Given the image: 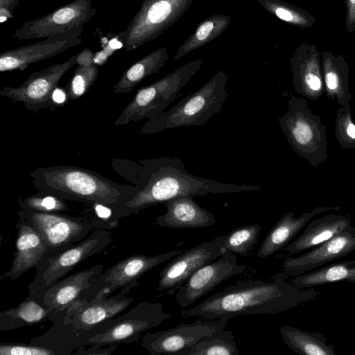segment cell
Instances as JSON below:
<instances>
[{
	"label": "cell",
	"mask_w": 355,
	"mask_h": 355,
	"mask_svg": "<svg viewBox=\"0 0 355 355\" xmlns=\"http://www.w3.org/2000/svg\"><path fill=\"white\" fill-rule=\"evenodd\" d=\"M130 181L140 190L129 201L112 210L111 222L182 196H198L260 191V185L223 183L189 173L179 157H161L140 160Z\"/></svg>",
	"instance_id": "obj_1"
},
{
	"label": "cell",
	"mask_w": 355,
	"mask_h": 355,
	"mask_svg": "<svg viewBox=\"0 0 355 355\" xmlns=\"http://www.w3.org/2000/svg\"><path fill=\"white\" fill-rule=\"evenodd\" d=\"M320 292L299 288L279 274L267 280H244L226 287L194 306L183 309V318L230 319L240 315L276 314L315 299Z\"/></svg>",
	"instance_id": "obj_2"
},
{
	"label": "cell",
	"mask_w": 355,
	"mask_h": 355,
	"mask_svg": "<svg viewBox=\"0 0 355 355\" xmlns=\"http://www.w3.org/2000/svg\"><path fill=\"white\" fill-rule=\"evenodd\" d=\"M29 177L38 191L64 200L98 204L111 209L131 200L141 189L119 184L89 169L70 165L39 167Z\"/></svg>",
	"instance_id": "obj_3"
},
{
	"label": "cell",
	"mask_w": 355,
	"mask_h": 355,
	"mask_svg": "<svg viewBox=\"0 0 355 355\" xmlns=\"http://www.w3.org/2000/svg\"><path fill=\"white\" fill-rule=\"evenodd\" d=\"M227 80V74L219 71L202 87L169 110L148 120L139 132L150 135L180 127L205 125L213 115L221 110L228 96Z\"/></svg>",
	"instance_id": "obj_4"
},
{
	"label": "cell",
	"mask_w": 355,
	"mask_h": 355,
	"mask_svg": "<svg viewBox=\"0 0 355 355\" xmlns=\"http://www.w3.org/2000/svg\"><path fill=\"white\" fill-rule=\"evenodd\" d=\"M288 111L279 123L294 152L313 168L328 159L326 128L321 117L312 112L306 98L291 95Z\"/></svg>",
	"instance_id": "obj_5"
},
{
	"label": "cell",
	"mask_w": 355,
	"mask_h": 355,
	"mask_svg": "<svg viewBox=\"0 0 355 355\" xmlns=\"http://www.w3.org/2000/svg\"><path fill=\"white\" fill-rule=\"evenodd\" d=\"M202 65V59L190 62L139 89L116 119L114 125H124L144 119L151 120L157 116L177 98L183 87Z\"/></svg>",
	"instance_id": "obj_6"
},
{
	"label": "cell",
	"mask_w": 355,
	"mask_h": 355,
	"mask_svg": "<svg viewBox=\"0 0 355 355\" xmlns=\"http://www.w3.org/2000/svg\"><path fill=\"white\" fill-rule=\"evenodd\" d=\"M112 242V233L107 230L98 228L78 243L57 255L44 257L36 267L33 280L28 287V297L37 300L78 264L101 253Z\"/></svg>",
	"instance_id": "obj_7"
},
{
	"label": "cell",
	"mask_w": 355,
	"mask_h": 355,
	"mask_svg": "<svg viewBox=\"0 0 355 355\" xmlns=\"http://www.w3.org/2000/svg\"><path fill=\"white\" fill-rule=\"evenodd\" d=\"M193 0H144L118 37L127 51L157 38L188 10Z\"/></svg>",
	"instance_id": "obj_8"
},
{
	"label": "cell",
	"mask_w": 355,
	"mask_h": 355,
	"mask_svg": "<svg viewBox=\"0 0 355 355\" xmlns=\"http://www.w3.org/2000/svg\"><path fill=\"white\" fill-rule=\"evenodd\" d=\"M19 220L32 226L47 245L44 257H53L86 238L96 227L94 223L60 212L20 209Z\"/></svg>",
	"instance_id": "obj_9"
},
{
	"label": "cell",
	"mask_w": 355,
	"mask_h": 355,
	"mask_svg": "<svg viewBox=\"0 0 355 355\" xmlns=\"http://www.w3.org/2000/svg\"><path fill=\"white\" fill-rule=\"evenodd\" d=\"M172 315L162 304L141 302L123 314L110 319L109 327L86 343L92 348L137 342L143 333L158 327Z\"/></svg>",
	"instance_id": "obj_10"
},
{
	"label": "cell",
	"mask_w": 355,
	"mask_h": 355,
	"mask_svg": "<svg viewBox=\"0 0 355 355\" xmlns=\"http://www.w3.org/2000/svg\"><path fill=\"white\" fill-rule=\"evenodd\" d=\"M183 250H172L156 255L135 254L128 257L103 272L79 300L90 302L108 297L114 291L128 286H136L137 280L163 262L182 253Z\"/></svg>",
	"instance_id": "obj_11"
},
{
	"label": "cell",
	"mask_w": 355,
	"mask_h": 355,
	"mask_svg": "<svg viewBox=\"0 0 355 355\" xmlns=\"http://www.w3.org/2000/svg\"><path fill=\"white\" fill-rule=\"evenodd\" d=\"M78 55L67 60L37 71L18 87L4 86L0 95L15 103H21L31 112L37 114L42 109L54 105L53 94L64 75L76 64Z\"/></svg>",
	"instance_id": "obj_12"
},
{
	"label": "cell",
	"mask_w": 355,
	"mask_h": 355,
	"mask_svg": "<svg viewBox=\"0 0 355 355\" xmlns=\"http://www.w3.org/2000/svg\"><path fill=\"white\" fill-rule=\"evenodd\" d=\"M228 320H200L166 330L148 332L141 338L140 345L151 355H182L214 331L225 329Z\"/></svg>",
	"instance_id": "obj_13"
},
{
	"label": "cell",
	"mask_w": 355,
	"mask_h": 355,
	"mask_svg": "<svg viewBox=\"0 0 355 355\" xmlns=\"http://www.w3.org/2000/svg\"><path fill=\"white\" fill-rule=\"evenodd\" d=\"M92 0H74L39 18L26 21L13 33L18 40L46 38L82 27L96 13Z\"/></svg>",
	"instance_id": "obj_14"
},
{
	"label": "cell",
	"mask_w": 355,
	"mask_h": 355,
	"mask_svg": "<svg viewBox=\"0 0 355 355\" xmlns=\"http://www.w3.org/2000/svg\"><path fill=\"white\" fill-rule=\"evenodd\" d=\"M225 238L226 235L217 236L176 256L161 270L157 290L167 293L178 290L199 268L225 253Z\"/></svg>",
	"instance_id": "obj_15"
},
{
	"label": "cell",
	"mask_w": 355,
	"mask_h": 355,
	"mask_svg": "<svg viewBox=\"0 0 355 355\" xmlns=\"http://www.w3.org/2000/svg\"><path fill=\"white\" fill-rule=\"evenodd\" d=\"M247 270V266L237 263L235 254L225 251L222 256L196 271L178 290L175 301L180 307L187 308L218 284Z\"/></svg>",
	"instance_id": "obj_16"
},
{
	"label": "cell",
	"mask_w": 355,
	"mask_h": 355,
	"mask_svg": "<svg viewBox=\"0 0 355 355\" xmlns=\"http://www.w3.org/2000/svg\"><path fill=\"white\" fill-rule=\"evenodd\" d=\"M83 26L77 27L35 43L2 52L0 54V71H23L33 63L66 51L83 42Z\"/></svg>",
	"instance_id": "obj_17"
},
{
	"label": "cell",
	"mask_w": 355,
	"mask_h": 355,
	"mask_svg": "<svg viewBox=\"0 0 355 355\" xmlns=\"http://www.w3.org/2000/svg\"><path fill=\"white\" fill-rule=\"evenodd\" d=\"M123 288L119 294L103 300L87 302L78 300L65 311L62 312L64 320L75 329L87 330L102 322L113 318L124 311L134 302L127 295L131 288Z\"/></svg>",
	"instance_id": "obj_18"
},
{
	"label": "cell",
	"mask_w": 355,
	"mask_h": 355,
	"mask_svg": "<svg viewBox=\"0 0 355 355\" xmlns=\"http://www.w3.org/2000/svg\"><path fill=\"white\" fill-rule=\"evenodd\" d=\"M355 250V227L352 225L331 239L298 257H287L284 272L300 275L344 257Z\"/></svg>",
	"instance_id": "obj_19"
},
{
	"label": "cell",
	"mask_w": 355,
	"mask_h": 355,
	"mask_svg": "<svg viewBox=\"0 0 355 355\" xmlns=\"http://www.w3.org/2000/svg\"><path fill=\"white\" fill-rule=\"evenodd\" d=\"M295 92L309 100L320 98L324 92L321 55L316 46L303 42L290 60Z\"/></svg>",
	"instance_id": "obj_20"
},
{
	"label": "cell",
	"mask_w": 355,
	"mask_h": 355,
	"mask_svg": "<svg viewBox=\"0 0 355 355\" xmlns=\"http://www.w3.org/2000/svg\"><path fill=\"white\" fill-rule=\"evenodd\" d=\"M103 271V266L100 264L65 276L47 289L37 300L53 311L55 315L64 312L96 282Z\"/></svg>",
	"instance_id": "obj_21"
},
{
	"label": "cell",
	"mask_w": 355,
	"mask_h": 355,
	"mask_svg": "<svg viewBox=\"0 0 355 355\" xmlns=\"http://www.w3.org/2000/svg\"><path fill=\"white\" fill-rule=\"evenodd\" d=\"M15 227L17 235L14 258L10 269L1 275V279H17L36 268L47 253L46 243L32 226L19 220Z\"/></svg>",
	"instance_id": "obj_22"
},
{
	"label": "cell",
	"mask_w": 355,
	"mask_h": 355,
	"mask_svg": "<svg viewBox=\"0 0 355 355\" xmlns=\"http://www.w3.org/2000/svg\"><path fill=\"white\" fill-rule=\"evenodd\" d=\"M164 214L155 218V223L168 228H203L216 223L215 216L189 196L173 198L164 202Z\"/></svg>",
	"instance_id": "obj_23"
},
{
	"label": "cell",
	"mask_w": 355,
	"mask_h": 355,
	"mask_svg": "<svg viewBox=\"0 0 355 355\" xmlns=\"http://www.w3.org/2000/svg\"><path fill=\"white\" fill-rule=\"evenodd\" d=\"M338 210H340L338 206H318L298 217L291 211L283 214L266 236L257 252V257L266 258L286 247L315 216L326 211Z\"/></svg>",
	"instance_id": "obj_24"
},
{
	"label": "cell",
	"mask_w": 355,
	"mask_h": 355,
	"mask_svg": "<svg viewBox=\"0 0 355 355\" xmlns=\"http://www.w3.org/2000/svg\"><path fill=\"white\" fill-rule=\"evenodd\" d=\"M352 225L351 219L343 214H329L309 221L303 232L286 247L290 254L311 250L331 239Z\"/></svg>",
	"instance_id": "obj_25"
},
{
	"label": "cell",
	"mask_w": 355,
	"mask_h": 355,
	"mask_svg": "<svg viewBox=\"0 0 355 355\" xmlns=\"http://www.w3.org/2000/svg\"><path fill=\"white\" fill-rule=\"evenodd\" d=\"M321 63L327 96L336 100L340 105L349 103L352 98L349 90V66L344 56L323 51Z\"/></svg>",
	"instance_id": "obj_26"
},
{
	"label": "cell",
	"mask_w": 355,
	"mask_h": 355,
	"mask_svg": "<svg viewBox=\"0 0 355 355\" xmlns=\"http://www.w3.org/2000/svg\"><path fill=\"white\" fill-rule=\"evenodd\" d=\"M51 327L42 335L31 339L30 343L46 347L55 355L72 354L85 347L78 338V331L64 320L62 313L55 315Z\"/></svg>",
	"instance_id": "obj_27"
},
{
	"label": "cell",
	"mask_w": 355,
	"mask_h": 355,
	"mask_svg": "<svg viewBox=\"0 0 355 355\" xmlns=\"http://www.w3.org/2000/svg\"><path fill=\"white\" fill-rule=\"evenodd\" d=\"M55 313L37 300L26 297L17 306L0 313V331H10L31 326L49 319L53 320Z\"/></svg>",
	"instance_id": "obj_28"
},
{
	"label": "cell",
	"mask_w": 355,
	"mask_h": 355,
	"mask_svg": "<svg viewBox=\"0 0 355 355\" xmlns=\"http://www.w3.org/2000/svg\"><path fill=\"white\" fill-rule=\"evenodd\" d=\"M169 55L167 47H162L145 55L122 75L114 86V94H127L150 75L157 73L166 64Z\"/></svg>",
	"instance_id": "obj_29"
},
{
	"label": "cell",
	"mask_w": 355,
	"mask_h": 355,
	"mask_svg": "<svg viewBox=\"0 0 355 355\" xmlns=\"http://www.w3.org/2000/svg\"><path fill=\"white\" fill-rule=\"evenodd\" d=\"M279 332L284 343L300 355H337L334 344H328L320 332L303 331L290 325H283Z\"/></svg>",
	"instance_id": "obj_30"
},
{
	"label": "cell",
	"mask_w": 355,
	"mask_h": 355,
	"mask_svg": "<svg viewBox=\"0 0 355 355\" xmlns=\"http://www.w3.org/2000/svg\"><path fill=\"white\" fill-rule=\"evenodd\" d=\"M338 282L355 284V260L336 262L301 274L294 277L291 284L299 288H309Z\"/></svg>",
	"instance_id": "obj_31"
},
{
	"label": "cell",
	"mask_w": 355,
	"mask_h": 355,
	"mask_svg": "<svg viewBox=\"0 0 355 355\" xmlns=\"http://www.w3.org/2000/svg\"><path fill=\"white\" fill-rule=\"evenodd\" d=\"M227 15H214L203 19L178 49L173 59L178 60L190 52L208 44L220 35L230 25Z\"/></svg>",
	"instance_id": "obj_32"
},
{
	"label": "cell",
	"mask_w": 355,
	"mask_h": 355,
	"mask_svg": "<svg viewBox=\"0 0 355 355\" xmlns=\"http://www.w3.org/2000/svg\"><path fill=\"white\" fill-rule=\"evenodd\" d=\"M232 332L220 329L199 341L182 355H238Z\"/></svg>",
	"instance_id": "obj_33"
},
{
	"label": "cell",
	"mask_w": 355,
	"mask_h": 355,
	"mask_svg": "<svg viewBox=\"0 0 355 355\" xmlns=\"http://www.w3.org/2000/svg\"><path fill=\"white\" fill-rule=\"evenodd\" d=\"M257 1L266 10L289 25L309 28L317 23L313 15L295 5L282 0Z\"/></svg>",
	"instance_id": "obj_34"
},
{
	"label": "cell",
	"mask_w": 355,
	"mask_h": 355,
	"mask_svg": "<svg viewBox=\"0 0 355 355\" xmlns=\"http://www.w3.org/2000/svg\"><path fill=\"white\" fill-rule=\"evenodd\" d=\"M261 226L257 224L243 225L231 230L223 244L225 251L247 257L257 243Z\"/></svg>",
	"instance_id": "obj_35"
},
{
	"label": "cell",
	"mask_w": 355,
	"mask_h": 355,
	"mask_svg": "<svg viewBox=\"0 0 355 355\" xmlns=\"http://www.w3.org/2000/svg\"><path fill=\"white\" fill-rule=\"evenodd\" d=\"M98 73L94 62L78 64L65 88L68 100L75 101L85 95L94 83Z\"/></svg>",
	"instance_id": "obj_36"
},
{
	"label": "cell",
	"mask_w": 355,
	"mask_h": 355,
	"mask_svg": "<svg viewBox=\"0 0 355 355\" xmlns=\"http://www.w3.org/2000/svg\"><path fill=\"white\" fill-rule=\"evenodd\" d=\"M335 135L343 149L355 148V121L352 115L350 104L340 105L335 119Z\"/></svg>",
	"instance_id": "obj_37"
},
{
	"label": "cell",
	"mask_w": 355,
	"mask_h": 355,
	"mask_svg": "<svg viewBox=\"0 0 355 355\" xmlns=\"http://www.w3.org/2000/svg\"><path fill=\"white\" fill-rule=\"evenodd\" d=\"M19 205L21 209L40 212L62 213L68 209L64 200L41 191L28 196L23 200L19 198Z\"/></svg>",
	"instance_id": "obj_38"
},
{
	"label": "cell",
	"mask_w": 355,
	"mask_h": 355,
	"mask_svg": "<svg viewBox=\"0 0 355 355\" xmlns=\"http://www.w3.org/2000/svg\"><path fill=\"white\" fill-rule=\"evenodd\" d=\"M0 355H55V353L42 346L20 343H1Z\"/></svg>",
	"instance_id": "obj_39"
},
{
	"label": "cell",
	"mask_w": 355,
	"mask_h": 355,
	"mask_svg": "<svg viewBox=\"0 0 355 355\" xmlns=\"http://www.w3.org/2000/svg\"><path fill=\"white\" fill-rule=\"evenodd\" d=\"M346 6L345 26L349 33L355 31V0H345Z\"/></svg>",
	"instance_id": "obj_40"
},
{
	"label": "cell",
	"mask_w": 355,
	"mask_h": 355,
	"mask_svg": "<svg viewBox=\"0 0 355 355\" xmlns=\"http://www.w3.org/2000/svg\"><path fill=\"white\" fill-rule=\"evenodd\" d=\"M19 0H0V21L3 23L12 18V12L18 6Z\"/></svg>",
	"instance_id": "obj_41"
},
{
	"label": "cell",
	"mask_w": 355,
	"mask_h": 355,
	"mask_svg": "<svg viewBox=\"0 0 355 355\" xmlns=\"http://www.w3.org/2000/svg\"><path fill=\"white\" fill-rule=\"evenodd\" d=\"M117 348V345H110L107 347H104L102 348H92L89 347L87 349H84L83 348H80L78 349L74 354L78 355H110L112 354Z\"/></svg>",
	"instance_id": "obj_42"
},
{
	"label": "cell",
	"mask_w": 355,
	"mask_h": 355,
	"mask_svg": "<svg viewBox=\"0 0 355 355\" xmlns=\"http://www.w3.org/2000/svg\"><path fill=\"white\" fill-rule=\"evenodd\" d=\"M68 99V96L66 89L57 87L53 94V101L54 106L55 105H61L66 102Z\"/></svg>",
	"instance_id": "obj_43"
}]
</instances>
